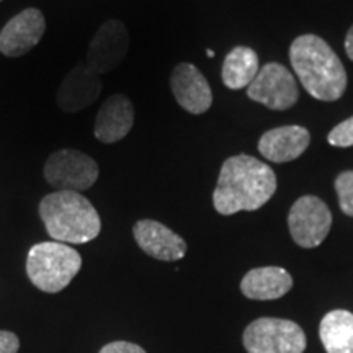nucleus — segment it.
Wrapping results in <instances>:
<instances>
[{"mask_svg":"<svg viewBox=\"0 0 353 353\" xmlns=\"http://www.w3.org/2000/svg\"><path fill=\"white\" fill-rule=\"evenodd\" d=\"M247 97L263 107L283 112L296 105L299 99L296 79L283 64L268 63L247 87Z\"/></svg>","mask_w":353,"mask_h":353,"instance_id":"nucleus-8","label":"nucleus"},{"mask_svg":"<svg viewBox=\"0 0 353 353\" xmlns=\"http://www.w3.org/2000/svg\"><path fill=\"white\" fill-rule=\"evenodd\" d=\"M206 54H208L210 57H213V56H214V52H213V51H210V50H208V51H206Z\"/></svg>","mask_w":353,"mask_h":353,"instance_id":"nucleus-24","label":"nucleus"},{"mask_svg":"<svg viewBox=\"0 0 353 353\" xmlns=\"http://www.w3.org/2000/svg\"><path fill=\"white\" fill-rule=\"evenodd\" d=\"M259 56L252 48L236 46L228 52L224 59L221 79L231 90H241L249 87L259 74Z\"/></svg>","mask_w":353,"mask_h":353,"instance_id":"nucleus-18","label":"nucleus"},{"mask_svg":"<svg viewBox=\"0 0 353 353\" xmlns=\"http://www.w3.org/2000/svg\"><path fill=\"white\" fill-rule=\"evenodd\" d=\"M39 216L48 234L63 244H87L101 231L99 211L77 192L46 195L39 203Z\"/></svg>","mask_w":353,"mask_h":353,"instance_id":"nucleus-3","label":"nucleus"},{"mask_svg":"<svg viewBox=\"0 0 353 353\" xmlns=\"http://www.w3.org/2000/svg\"><path fill=\"white\" fill-rule=\"evenodd\" d=\"M20 348V341L13 332L0 330V353H17Z\"/></svg>","mask_w":353,"mask_h":353,"instance_id":"nucleus-22","label":"nucleus"},{"mask_svg":"<svg viewBox=\"0 0 353 353\" xmlns=\"http://www.w3.org/2000/svg\"><path fill=\"white\" fill-rule=\"evenodd\" d=\"M319 337L327 353H353V312L334 309L322 317Z\"/></svg>","mask_w":353,"mask_h":353,"instance_id":"nucleus-17","label":"nucleus"},{"mask_svg":"<svg viewBox=\"0 0 353 353\" xmlns=\"http://www.w3.org/2000/svg\"><path fill=\"white\" fill-rule=\"evenodd\" d=\"M101 76L85 61L79 63L57 88L56 103L64 113H79L101 94Z\"/></svg>","mask_w":353,"mask_h":353,"instance_id":"nucleus-10","label":"nucleus"},{"mask_svg":"<svg viewBox=\"0 0 353 353\" xmlns=\"http://www.w3.org/2000/svg\"><path fill=\"white\" fill-rule=\"evenodd\" d=\"M170 88L176 103L192 114L206 113L213 105V92L196 65L180 63L170 76Z\"/></svg>","mask_w":353,"mask_h":353,"instance_id":"nucleus-12","label":"nucleus"},{"mask_svg":"<svg viewBox=\"0 0 353 353\" xmlns=\"http://www.w3.org/2000/svg\"><path fill=\"white\" fill-rule=\"evenodd\" d=\"M132 236L143 252L162 262H175L187 254V242L159 221H138L132 228Z\"/></svg>","mask_w":353,"mask_h":353,"instance_id":"nucleus-13","label":"nucleus"},{"mask_svg":"<svg viewBox=\"0 0 353 353\" xmlns=\"http://www.w3.org/2000/svg\"><path fill=\"white\" fill-rule=\"evenodd\" d=\"M134 125V107L126 95L108 97L97 113L94 134L103 144L125 139Z\"/></svg>","mask_w":353,"mask_h":353,"instance_id":"nucleus-14","label":"nucleus"},{"mask_svg":"<svg viewBox=\"0 0 353 353\" xmlns=\"http://www.w3.org/2000/svg\"><path fill=\"white\" fill-rule=\"evenodd\" d=\"M99 175L95 159L77 149L52 152L44 164V179L57 192H83L94 187Z\"/></svg>","mask_w":353,"mask_h":353,"instance_id":"nucleus-6","label":"nucleus"},{"mask_svg":"<svg viewBox=\"0 0 353 353\" xmlns=\"http://www.w3.org/2000/svg\"><path fill=\"white\" fill-rule=\"evenodd\" d=\"M82 257L63 242H39L30 249L26 273L30 281L44 293H59L81 272Z\"/></svg>","mask_w":353,"mask_h":353,"instance_id":"nucleus-4","label":"nucleus"},{"mask_svg":"<svg viewBox=\"0 0 353 353\" xmlns=\"http://www.w3.org/2000/svg\"><path fill=\"white\" fill-rule=\"evenodd\" d=\"M335 192L342 213L353 216V170H345L335 179Z\"/></svg>","mask_w":353,"mask_h":353,"instance_id":"nucleus-19","label":"nucleus"},{"mask_svg":"<svg viewBox=\"0 0 353 353\" xmlns=\"http://www.w3.org/2000/svg\"><path fill=\"white\" fill-rule=\"evenodd\" d=\"M46 20L38 8H25L0 32V52L7 57H19L33 50L41 41Z\"/></svg>","mask_w":353,"mask_h":353,"instance_id":"nucleus-11","label":"nucleus"},{"mask_svg":"<svg viewBox=\"0 0 353 353\" xmlns=\"http://www.w3.org/2000/svg\"><path fill=\"white\" fill-rule=\"evenodd\" d=\"M0 2H2V0H0Z\"/></svg>","mask_w":353,"mask_h":353,"instance_id":"nucleus-25","label":"nucleus"},{"mask_svg":"<svg viewBox=\"0 0 353 353\" xmlns=\"http://www.w3.org/2000/svg\"><path fill=\"white\" fill-rule=\"evenodd\" d=\"M130 33L120 20H108L97 30L88 44L85 63L97 72L108 74L117 69L130 52Z\"/></svg>","mask_w":353,"mask_h":353,"instance_id":"nucleus-9","label":"nucleus"},{"mask_svg":"<svg viewBox=\"0 0 353 353\" xmlns=\"http://www.w3.org/2000/svg\"><path fill=\"white\" fill-rule=\"evenodd\" d=\"M276 192V175L270 165L247 154L232 156L221 165L213 193L214 210L223 216L255 211Z\"/></svg>","mask_w":353,"mask_h":353,"instance_id":"nucleus-1","label":"nucleus"},{"mask_svg":"<svg viewBox=\"0 0 353 353\" xmlns=\"http://www.w3.org/2000/svg\"><path fill=\"white\" fill-rule=\"evenodd\" d=\"M345 52L348 56V59L353 61V25L348 30L347 37H345Z\"/></svg>","mask_w":353,"mask_h":353,"instance_id":"nucleus-23","label":"nucleus"},{"mask_svg":"<svg viewBox=\"0 0 353 353\" xmlns=\"http://www.w3.org/2000/svg\"><path fill=\"white\" fill-rule=\"evenodd\" d=\"M99 353H145L143 347L136 345V343L125 342V341H117L105 345Z\"/></svg>","mask_w":353,"mask_h":353,"instance_id":"nucleus-21","label":"nucleus"},{"mask_svg":"<svg viewBox=\"0 0 353 353\" xmlns=\"http://www.w3.org/2000/svg\"><path fill=\"white\" fill-rule=\"evenodd\" d=\"M332 226V213L321 198L304 195L294 201L288 213L293 241L303 249H314L324 242Z\"/></svg>","mask_w":353,"mask_h":353,"instance_id":"nucleus-7","label":"nucleus"},{"mask_svg":"<svg viewBox=\"0 0 353 353\" xmlns=\"http://www.w3.org/2000/svg\"><path fill=\"white\" fill-rule=\"evenodd\" d=\"M311 143V132L298 125L280 126L263 132L259 139V151L267 161L285 164L301 157Z\"/></svg>","mask_w":353,"mask_h":353,"instance_id":"nucleus-15","label":"nucleus"},{"mask_svg":"<svg viewBox=\"0 0 353 353\" xmlns=\"http://www.w3.org/2000/svg\"><path fill=\"white\" fill-rule=\"evenodd\" d=\"M293 288V278L281 267H260L247 272L241 281L245 298L257 301H272L283 298Z\"/></svg>","mask_w":353,"mask_h":353,"instance_id":"nucleus-16","label":"nucleus"},{"mask_svg":"<svg viewBox=\"0 0 353 353\" xmlns=\"http://www.w3.org/2000/svg\"><path fill=\"white\" fill-rule=\"evenodd\" d=\"M290 61L309 95L321 101L341 100L347 90V72L341 57L317 34H301L291 43Z\"/></svg>","mask_w":353,"mask_h":353,"instance_id":"nucleus-2","label":"nucleus"},{"mask_svg":"<svg viewBox=\"0 0 353 353\" xmlns=\"http://www.w3.org/2000/svg\"><path fill=\"white\" fill-rule=\"evenodd\" d=\"M242 342L249 353H304L307 345L301 325L278 317H260L250 322Z\"/></svg>","mask_w":353,"mask_h":353,"instance_id":"nucleus-5","label":"nucleus"},{"mask_svg":"<svg viewBox=\"0 0 353 353\" xmlns=\"http://www.w3.org/2000/svg\"><path fill=\"white\" fill-rule=\"evenodd\" d=\"M327 141L335 148H352L353 145V117L348 120L339 123L332 131L329 132Z\"/></svg>","mask_w":353,"mask_h":353,"instance_id":"nucleus-20","label":"nucleus"}]
</instances>
